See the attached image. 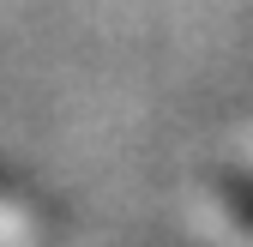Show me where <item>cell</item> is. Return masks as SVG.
Listing matches in <instances>:
<instances>
[{
	"label": "cell",
	"mask_w": 253,
	"mask_h": 247,
	"mask_svg": "<svg viewBox=\"0 0 253 247\" xmlns=\"http://www.w3.org/2000/svg\"><path fill=\"white\" fill-rule=\"evenodd\" d=\"M217 199H223L229 217L253 235V169H223V175H217Z\"/></svg>",
	"instance_id": "6da1fadb"
}]
</instances>
